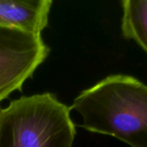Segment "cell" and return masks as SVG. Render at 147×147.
Returning a JSON list of instances; mask_svg holds the SVG:
<instances>
[{
  "label": "cell",
  "mask_w": 147,
  "mask_h": 147,
  "mask_svg": "<svg viewBox=\"0 0 147 147\" xmlns=\"http://www.w3.org/2000/svg\"><path fill=\"white\" fill-rule=\"evenodd\" d=\"M85 130L147 147V85L134 77L109 75L83 90L71 107Z\"/></svg>",
  "instance_id": "cell-1"
},
{
  "label": "cell",
  "mask_w": 147,
  "mask_h": 147,
  "mask_svg": "<svg viewBox=\"0 0 147 147\" xmlns=\"http://www.w3.org/2000/svg\"><path fill=\"white\" fill-rule=\"evenodd\" d=\"M71 110L49 92L11 101L0 109V147H72Z\"/></svg>",
  "instance_id": "cell-2"
},
{
  "label": "cell",
  "mask_w": 147,
  "mask_h": 147,
  "mask_svg": "<svg viewBox=\"0 0 147 147\" xmlns=\"http://www.w3.org/2000/svg\"><path fill=\"white\" fill-rule=\"evenodd\" d=\"M49 53L41 34L0 26V102L22 91Z\"/></svg>",
  "instance_id": "cell-3"
},
{
  "label": "cell",
  "mask_w": 147,
  "mask_h": 147,
  "mask_svg": "<svg viewBox=\"0 0 147 147\" xmlns=\"http://www.w3.org/2000/svg\"><path fill=\"white\" fill-rule=\"evenodd\" d=\"M52 4V0H0V26L41 34Z\"/></svg>",
  "instance_id": "cell-4"
},
{
  "label": "cell",
  "mask_w": 147,
  "mask_h": 147,
  "mask_svg": "<svg viewBox=\"0 0 147 147\" xmlns=\"http://www.w3.org/2000/svg\"><path fill=\"white\" fill-rule=\"evenodd\" d=\"M121 6L123 37L134 40L147 53V0H124Z\"/></svg>",
  "instance_id": "cell-5"
}]
</instances>
